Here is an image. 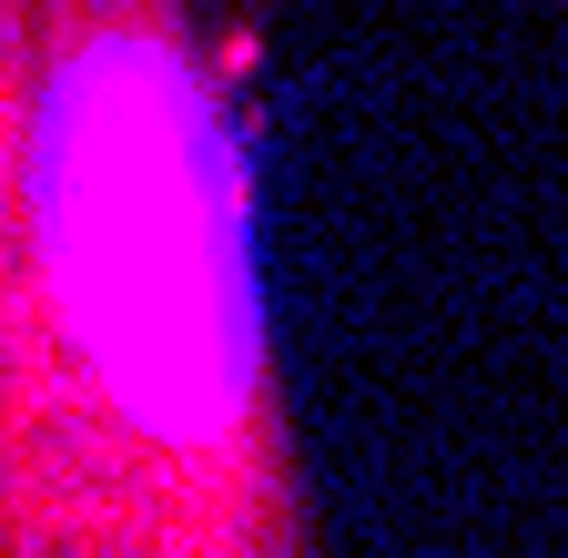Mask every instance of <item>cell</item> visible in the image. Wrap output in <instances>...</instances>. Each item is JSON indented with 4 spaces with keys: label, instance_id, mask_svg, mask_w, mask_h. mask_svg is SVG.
Masks as SVG:
<instances>
[{
    "label": "cell",
    "instance_id": "obj_1",
    "mask_svg": "<svg viewBox=\"0 0 568 558\" xmlns=\"http://www.w3.org/2000/svg\"><path fill=\"white\" fill-rule=\"evenodd\" d=\"M284 0H0V558H335L264 305Z\"/></svg>",
    "mask_w": 568,
    "mask_h": 558
},
{
    "label": "cell",
    "instance_id": "obj_2",
    "mask_svg": "<svg viewBox=\"0 0 568 558\" xmlns=\"http://www.w3.org/2000/svg\"><path fill=\"white\" fill-rule=\"evenodd\" d=\"M558 11H568V0H558Z\"/></svg>",
    "mask_w": 568,
    "mask_h": 558
}]
</instances>
